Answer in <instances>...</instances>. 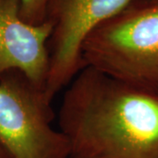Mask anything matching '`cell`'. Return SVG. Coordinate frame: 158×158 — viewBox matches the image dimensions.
<instances>
[{"instance_id": "cell-6", "label": "cell", "mask_w": 158, "mask_h": 158, "mask_svg": "<svg viewBox=\"0 0 158 158\" xmlns=\"http://www.w3.org/2000/svg\"><path fill=\"white\" fill-rule=\"evenodd\" d=\"M50 2L51 0H19L23 20L35 26L45 22Z\"/></svg>"}, {"instance_id": "cell-2", "label": "cell", "mask_w": 158, "mask_h": 158, "mask_svg": "<svg viewBox=\"0 0 158 158\" xmlns=\"http://www.w3.org/2000/svg\"><path fill=\"white\" fill-rule=\"evenodd\" d=\"M82 57L85 66L158 96V0H136L98 26Z\"/></svg>"}, {"instance_id": "cell-3", "label": "cell", "mask_w": 158, "mask_h": 158, "mask_svg": "<svg viewBox=\"0 0 158 158\" xmlns=\"http://www.w3.org/2000/svg\"><path fill=\"white\" fill-rule=\"evenodd\" d=\"M45 90L19 71L0 78V146L11 158H69Z\"/></svg>"}, {"instance_id": "cell-7", "label": "cell", "mask_w": 158, "mask_h": 158, "mask_svg": "<svg viewBox=\"0 0 158 158\" xmlns=\"http://www.w3.org/2000/svg\"><path fill=\"white\" fill-rule=\"evenodd\" d=\"M0 158H11V156L6 152V150L0 146Z\"/></svg>"}, {"instance_id": "cell-5", "label": "cell", "mask_w": 158, "mask_h": 158, "mask_svg": "<svg viewBox=\"0 0 158 158\" xmlns=\"http://www.w3.org/2000/svg\"><path fill=\"white\" fill-rule=\"evenodd\" d=\"M52 24L25 22L19 0H0V78L19 71L45 90L48 73V41Z\"/></svg>"}, {"instance_id": "cell-1", "label": "cell", "mask_w": 158, "mask_h": 158, "mask_svg": "<svg viewBox=\"0 0 158 158\" xmlns=\"http://www.w3.org/2000/svg\"><path fill=\"white\" fill-rule=\"evenodd\" d=\"M69 158H158V96L85 66L58 114Z\"/></svg>"}, {"instance_id": "cell-4", "label": "cell", "mask_w": 158, "mask_h": 158, "mask_svg": "<svg viewBox=\"0 0 158 158\" xmlns=\"http://www.w3.org/2000/svg\"><path fill=\"white\" fill-rule=\"evenodd\" d=\"M135 1L51 0L47 13L52 33L45 88L46 96L50 101L85 67L82 48L88 36Z\"/></svg>"}]
</instances>
